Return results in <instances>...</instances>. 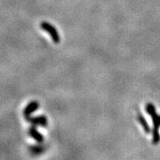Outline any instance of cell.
Here are the masks:
<instances>
[{"instance_id":"1","label":"cell","mask_w":160,"mask_h":160,"mask_svg":"<svg viewBox=\"0 0 160 160\" xmlns=\"http://www.w3.org/2000/svg\"><path fill=\"white\" fill-rule=\"evenodd\" d=\"M146 110L151 115L154 124V132H153V141L154 143H158L159 141V134H158V127L160 125V117H158L156 114L155 107L152 104H147L146 106Z\"/></svg>"},{"instance_id":"2","label":"cell","mask_w":160,"mask_h":160,"mask_svg":"<svg viewBox=\"0 0 160 160\" xmlns=\"http://www.w3.org/2000/svg\"><path fill=\"white\" fill-rule=\"evenodd\" d=\"M41 28H42V29H44L45 31H47V32H48L50 34L51 38L54 40V43H58L60 41L59 33H58V31L56 30V28H54L53 25L49 24L48 22L44 21V22L41 23Z\"/></svg>"},{"instance_id":"3","label":"cell","mask_w":160,"mask_h":160,"mask_svg":"<svg viewBox=\"0 0 160 160\" xmlns=\"http://www.w3.org/2000/svg\"><path fill=\"white\" fill-rule=\"evenodd\" d=\"M26 119L28 120V122L32 123L36 126L38 125H40L42 126H46L47 125V119L45 116H41V117H28Z\"/></svg>"},{"instance_id":"4","label":"cell","mask_w":160,"mask_h":160,"mask_svg":"<svg viewBox=\"0 0 160 160\" xmlns=\"http://www.w3.org/2000/svg\"><path fill=\"white\" fill-rule=\"evenodd\" d=\"M38 107H39V104L37 102H32L31 103L28 104V106H27V108L24 110V116H25V117H28L30 116V114L32 113V112L36 111L38 109Z\"/></svg>"},{"instance_id":"5","label":"cell","mask_w":160,"mask_h":160,"mask_svg":"<svg viewBox=\"0 0 160 160\" xmlns=\"http://www.w3.org/2000/svg\"><path fill=\"white\" fill-rule=\"evenodd\" d=\"M29 134H30V136L32 137V138H34L35 140L38 142H42L43 140H44V138H43V136L39 133V132L37 131V129H36V127H35V125L34 126H31L30 127V129H29Z\"/></svg>"},{"instance_id":"6","label":"cell","mask_w":160,"mask_h":160,"mask_svg":"<svg viewBox=\"0 0 160 160\" xmlns=\"http://www.w3.org/2000/svg\"><path fill=\"white\" fill-rule=\"evenodd\" d=\"M138 118H139V121L141 123V125H142V128L144 129V131L146 132H151V129H150V126L148 125V123L146 121V119L141 116V115H138Z\"/></svg>"},{"instance_id":"7","label":"cell","mask_w":160,"mask_h":160,"mask_svg":"<svg viewBox=\"0 0 160 160\" xmlns=\"http://www.w3.org/2000/svg\"><path fill=\"white\" fill-rule=\"evenodd\" d=\"M30 151H31V152H32L33 154H38V153L42 152V148H38V147H32Z\"/></svg>"}]
</instances>
